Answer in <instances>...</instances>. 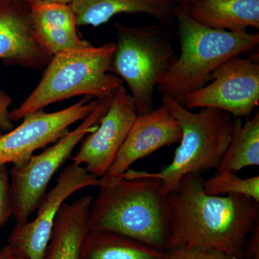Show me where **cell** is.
Listing matches in <instances>:
<instances>
[{"instance_id": "7c38bea8", "label": "cell", "mask_w": 259, "mask_h": 259, "mask_svg": "<svg viewBox=\"0 0 259 259\" xmlns=\"http://www.w3.org/2000/svg\"><path fill=\"white\" fill-rule=\"evenodd\" d=\"M52 56L36 36L28 0L0 5V60L7 65L41 70Z\"/></svg>"}, {"instance_id": "277c9868", "label": "cell", "mask_w": 259, "mask_h": 259, "mask_svg": "<svg viewBox=\"0 0 259 259\" xmlns=\"http://www.w3.org/2000/svg\"><path fill=\"white\" fill-rule=\"evenodd\" d=\"M115 42L78 50L65 51L52 56L40 82L26 100L10 110L11 121L79 95L96 98L111 97L123 81L112 73Z\"/></svg>"}, {"instance_id": "7402d4cb", "label": "cell", "mask_w": 259, "mask_h": 259, "mask_svg": "<svg viewBox=\"0 0 259 259\" xmlns=\"http://www.w3.org/2000/svg\"><path fill=\"white\" fill-rule=\"evenodd\" d=\"M13 215L10 174L6 165H0V228Z\"/></svg>"}, {"instance_id": "603a6c76", "label": "cell", "mask_w": 259, "mask_h": 259, "mask_svg": "<svg viewBox=\"0 0 259 259\" xmlns=\"http://www.w3.org/2000/svg\"><path fill=\"white\" fill-rule=\"evenodd\" d=\"M13 104L11 97L0 88V135L3 131H10L14 127L9 117L10 107Z\"/></svg>"}, {"instance_id": "d6986e66", "label": "cell", "mask_w": 259, "mask_h": 259, "mask_svg": "<svg viewBox=\"0 0 259 259\" xmlns=\"http://www.w3.org/2000/svg\"><path fill=\"white\" fill-rule=\"evenodd\" d=\"M259 165V114L248 117L244 124L241 118L233 119V136L216 172L237 173L245 167Z\"/></svg>"}, {"instance_id": "6da1fadb", "label": "cell", "mask_w": 259, "mask_h": 259, "mask_svg": "<svg viewBox=\"0 0 259 259\" xmlns=\"http://www.w3.org/2000/svg\"><path fill=\"white\" fill-rule=\"evenodd\" d=\"M204 180L200 174H189L167 194L168 250L197 247L243 259L247 237L259 223V202L235 194L210 195Z\"/></svg>"}, {"instance_id": "4316f807", "label": "cell", "mask_w": 259, "mask_h": 259, "mask_svg": "<svg viewBox=\"0 0 259 259\" xmlns=\"http://www.w3.org/2000/svg\"><path fill=\"white\" fill-rule=\"evenodd\" d=\"M181 4H185V3H190L192 2L196 1V0H179Z\"/></svg>"}, {"instance_id": "5bb4252c", "label": "cell", "mask_w": 259, "mask_h": 259, "mask_svg": "<svg viewBox=\"0 0 259 259\" xmlns=\"http://www.w3.org/2000/svg\"><path fill=\"white\" fill-rule=\"evenodd\" d=\"M28 3L36 36L51 55L93 46L79 36L77 20L71 5L41 1Z\"/></svg>"}, {"instance_id": "5b68a950", "label": "cell", "mask_w": 259, "mask_h": 259, "mask_svg": "<svg viewBox=\"0 0 259 259\" xmlns=\"http://www.w3.org/2000/svg\"><path fill=\"white\" fill-rule=\"evenodd\" d=\"M161 103L180 123L182 139L169 164L155 173L144 172L161 181L168 194L186 175L217 169L231 143L234 117L218 109L192 112L165 94Z\"/></svg>"}, {"instance_id": "9a60e30c", "label": "cell", "mask_w": 259, "mask_h": 259, "mask_svg": "<svg viewBox=\"0 0 259 259\" xmlns=\"http://www.w3.org/2000/svg\"><path fill=\"white\" fill-rule=\"evenodd\" d=\"M95 197L84 194L64 202L56 216L42 259H79L81 245L90 231V213Z\"/></svg>"}, {"instance_id": "e0dca14e", "label": "cell", "mask_w": 259, "mask_h": 259, "mask_svg": "<svg viewBox=\"0 0 259 259\" xmlns=\"http://www.w3.org/2000/svg\"><path fill=\"white\" fill-rule=\"evenodd\" d=\"M179 0H73L71 5L78 26L98 27L122 13H145L158 20H166Z\"/></svg>"}, {"instance_id": "ba28073f", "label": "cell", "mask_w": 259, "mask_h": 259, "mask_svg": "<svg viewBox=\"0 0 259 259\" xmlns=\"http://www.w3.org/2000/svg\"><path fill=\"white\" fill-rule=\"evenodd\" d=\"M211 83L186 97L188 110L213 108L233 117H249L259 101V63L236 56L211 74Z\"/></svg>"}, {"instance_id": "30bf717a", "label": "cell", "mask_w": 259, "mask_h": 259, "mask_svg": "<svg viewBox=\"0 0 259 259\" xmlns=\"http://www.w3.org/2000/svg\"><path fill=\"white\" fill-rule=\"evenodd\" d=\"M100 179L85 167L72 163L64 168L54 188L46 194L33 221L15 225L8 245L25 259H42L51 239L58 212L71 194L88 187H97Z\"/></svg>"}, {"instance_id": "9c48e42d", "label": "cell", "mask_w": 259, "mask_h": 259, "mask_svg": "<svg viewBox=\"0 0 259 259\" xmlns=\"http://www.w3.org/2000/svg\"><path fill=\"white\" fill-rule=\"evenodd\" d=\"M84 97L74 105L54 112L40 110L25 116L20 125L0 135V165L22 164L37 150L54 144L83 120L96 107L97 100Z\"/></svg>"}, {"instance_id": "d4e9b609", "label": "cell", "mask_w": 259, "mask_h": 259, "mask_svg": "<svg viewBox=\"0 0 259 259\" xmlns=\"http://www.w3.org/2000/svg\"><path fill=\"white\" fill-rule=\"evenodd\" d=\"M0 259H25L7 244L0 249Z\"/></svg>"}, {"instance_id": "2e32d148", "label": "cell", "mask_w": 259, "mask_h": 259, "mask_svg": "<svg viewBox=\"0 0 259 259\" xmlns=\"http://www.w3.org/2000/svg\"><path fill=\"white\" fill-rule=\"evenodd\" d=\"M181 7L207 28L228 31L259 28V0H196Z\"/></svg>"}, {"instance_id": "ffe728a7", "label": "cell", "mask_w": 259, "mask_h": 259, "mask_svg": "<svg viewBox=\"0 0 259 259\" xmlns=\"http://www.w3.org/2000/svg\"><path fill=\"white\" fill-rule=\"evenodd\" d=\"M204 190L210 195L245 196L259 202V177L241 178L231 171L216 172L204 180Z\"/></svg>"}, {"instance_id": "ac0fdd59", "label": "cell", "mask_w": 259, "mask_h": 259, "mask_svg": "<svg viewBox=\"0 0 259 259\" xmlns=\"http://www.w3.org/2000/svg\"><path fill=\"white\" fill-rule=\"evenodd\" d=\"M79 259H169L168 252L112 232L90 230Z\"/></svg>"}, {"instance_id": "8992f818", "label": "cell", "mask_w": 259, "mask_h": 259, "mask_svg": "<svg viewBox=\"0 0 259 259\" xmlns=\"http://www.w3.org/2000/svg\"><path fill=\"white\" fill-rule=\"evenodd\" d=\"M112 73L127 83L139 115L153 110V94L177 56L156 25L132 27L115 23Z\"/></svg>"}, {"instance_id": "44dd1931", "label": "cell", "mask_w": 259, "mask_h": 259, "mask_svg": "<svg viewBox=\"0 0 259 259\" xmlns=\"http://www.w3.org/2000/svg\"><path fill=\"white\" fill-rule=\"evenodd\" d=\"M169 259H239L220 250L181 246L168 250Z\"/></svg>"}, {"instance_id": "3957f363", "label": "cell", "mask_w": 259, "mask_h": 259, "mask_svg": "<svg viewBox=\"0 0 259 259\" xmlns=\"http://www.w3.org/2000/svg\"><path fill=\"white\" fill-rule=\"evenodd\" d=\"M174 13L178 20L180 54L156 89L183 105L186 97L205 86L213 71L225 61L256 47L259 34L207 28L182 7L175 8Z\"/></svg>"}, {"instance_id": "4fadbf2b", "label": "cell", "mask_w": 259, "mask_h": 259, "mask_svg": "<svg viewBox=\"0 0 259 259\" xmlns=\"http://www.w3.org/2000/svg\"><path fill=\"white\" fill-rule=\"evenodd\" d=\"M182 130L177 119L164 107L138 115L106 175H122L135 162L164 146L179 144Z\"/></svg>"}, {"instance_id": "8fae6325", "label": "cell", "mask_w": 259, "mask_h": 259, "mask_svg": "<svg viewBox=\"0 0 259 259\" xmlns=\"http://www.w3.org/2000/svg\"><path fill=\"white\" fill-rule=\"evenodd\" d=\"M134 100L123 84L112 95L111 102L97 128L85 136L72 163L101 178L108 172L130 129L137 117Z\"/></svg>"}, {"instance_id": "484cf974", "label": "cell", "mask_w": 259, "mask_h": 259, "mask_svg": "<svg viewBox=\"0 0 259 259\" xmlns=\"http://www.w3.org/2000/svg\"><path fill=\"white\" fill-rule=\"evenodd\" d=\"M28 1H41L56 4L70 5L73 0H28Z\"/></svg>"}, {"instance_id": "52a82bcc", "label": "cell", "mask_w": 259, "mask_h": 259, "mask_svg": "<svg viewBox=\"0 0 259 259\" xmlns=\"http://www.w3.org/2000/svg\"><path fill=\"white\" fill-rule=\"evenodd\" d=\"M112 95L97 100L96 107L80 125L69 131L51 147L40 154L33 155L25 163L13 165L10 171V181L15 225L27 222L37 210L47 193L51 179L71 158L75 148L85 136L97 128L110 105Z\"/></svg>"}, {"instance_id": "cb8c5ba5", "label": "cell", "mask_w": 259, "mask_h": 259, "mask_svg": "<svg viewBox=\"0 0 259 259\" xmlns=\"http://www.w3.org/2000/svg\"><path fill=\"white\" fill-rule=\"evenodd\" d=\"M243 259H259V223L247 237Z\"/></svg>"}, {"instance_id": "83f0119b", "label": "cell", "mask_w": 259, "mask_h": 259, "mask_svg": "<svg viewBox=\"0 0 259 259\" xmlns=\"http://www.w3.org/2000/svg\"><path fill=\"white\" fill-rule=\"evenodd\" d=\"M13 1V0H0V5L5 4V3H8V2Z\"/></svg>"}, {"instance_id": "7a4b0ae2", "label": "cell", "mask_w": 259, "mask_h": 259, "mask_svg": "<svg viewBox=\"0 0 259 259\" xmlns=\"http://www.w3.org/2000/svg\"><path fill=\"white\" fill-rule=\"evenodd\" d=\"M90 213V230L118 233L161 250L168 248L167 194L161 182L130 168L100 178Z\"/></svg>"}]
</instances>
